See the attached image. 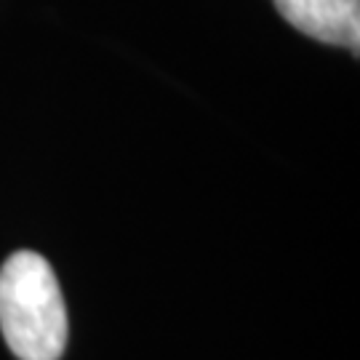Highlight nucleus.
<instances>
[{
  "label": "nucleus",
  "mask_w": 360,
  "mask_h": 360,
  "mask_svg": "<svg viewBox=\"0 0 360 360\" xmlns=\"http://www.w3.org/2000/svg\"><path fill=\"white\" fill-rule=\"evenodd\" d=\"M275 8L302 35L358 56L360 0H275Z\"/></svg>",
  "instance_id": "obj_2"
},
{
  "label": "nucleus",
  "mask_w": 360,
  "mask_h": 360,
  "mask_svg": "<svg viewBox=\"0 0 360 360\" xmlns=\"http://www.w3.org/2000/svg\"><path fill=\"white\" fill-rule=\"evenodd\" d=\"M0 334L19 360L65 355V296L51 264L35 251H16L0 267Z\"/></svg>",
  "instance_id": "obj_1"
}]
</instances>
